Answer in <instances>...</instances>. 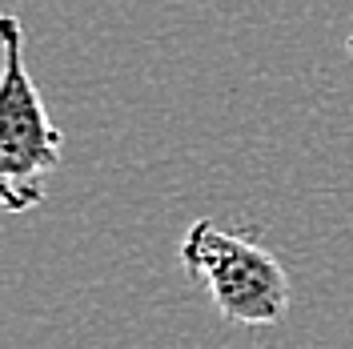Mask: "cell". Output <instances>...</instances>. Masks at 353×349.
Here are the masks:
<instances>
[{
  "instance_id": "obj_1",
  "label": "cell",
  "mask_w": 353,
  "mask_h": 349,
  "mask_svg": "<svg viewBox=\"0 0 353 349\" xmlns=\"http://www.w3.org/2000/svg\"><path fill=\"white\" fill-rule=\"evenodd\" d=\"M0 201L8 213H28L44 201V185L61 165V129L24 65V24L17 12L0 17Z\"/></svg>"
},
{
  "instance_id": "obj_2",
  "label": "cell",
  "mask_w": 353,
  "mask_h": 349,
  "mask_svg": "<svg viewBox=\"0 0 353 349\" xmlns=\"http://www.w3.org/2000/svg\"><path fill=\"white\" fill-rule=\"evenodd\" d=\"M181 265L233 326H273L289 309V273L249 233L193 221L181 241Z\"/></svg>"
},
{
  "instance_id": "obj_3",
  "label": "cell",
  "mask_w": 353,
  "mask_h": 349,
  "mask_svg": "<svg viewBox=\"0 0 353 349\" xmlns=\"http://www.w3.org/2000/svg\"><path fill=\"white\" fill-rule=\"evenodd\" d=\"M345 52H350V57H353V32H350V41H345Z\"/></svg>"
}]
</instances>
